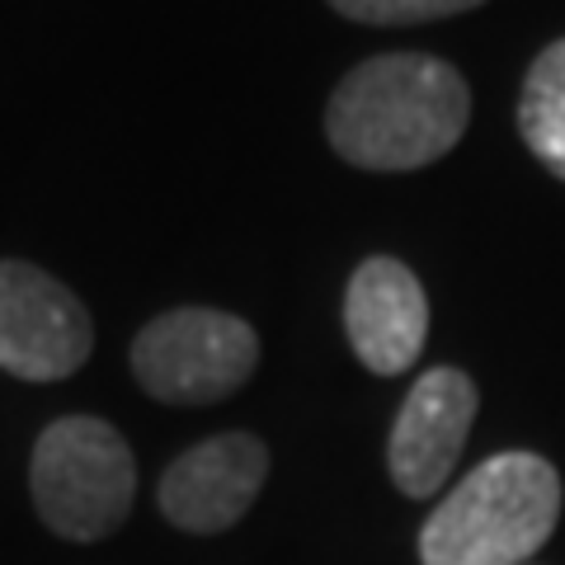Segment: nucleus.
<instances>
[{
  "instance_id": "nucleus-1",
  "label": "nucleus",
  "mask_w": 565,
  "mask_h": 565,
  "mask_svg": "<svg viewBox=\"0 0 565 565\" xmlns=\"http://www.w3.org/2000/svg\"><path fill=\"white\" fill-rule=\"evenodd\" d=\"M467 118L462 71L429 52H386L334 85L326 137L359 170H419L462 141Z\"/></svg>"
},
{
  "instance_id": "nucleus-2",
  "label": "nucleus",
  "mask_w": 565,
  "mask_h": 565,
  "mask_svg": "<svg viewBox=\"0 0 565 565\" xmlns=\"http://www.w3.org/2000/svg\"><path fill=\"white\" fill-rule=\"evenodd\" d=\"M561 476L537 452H494L419 527L424 565H527L556 533Z\"/></svg>"
},
{
  "instance_id": "nucleus-3",
  "label": "nucleus",
  "mask_w": 565,
  "mask_h": 565,
  "mask_svg": "<svg viewBox=\"0 0 565 565\" xmlns=\"http://www.w3.org/2000/svg\"><path fill=\"white\" fill-rule=\"evenodd\" d=\"M29 494L39 519L66 542H99L118 533L137 500L128 438L95 415L52 419L33 444Z\"/></svg>"
},
{
  "instance_id": "nucleus-4",
  "label": "nucleus",
  "mask_w": 565,
  "mask_h": 565,
  "mask_svg": "<svg viewBox=\"0 0 565 565\" xmlns=\"http://www.w3.org/2000/svg\"><path fill=\"white\" fill-rule=\"evenodd\" d=\"M259 363L255 330L232 311L180 307L141 326L132 340V377L166 405H212L250 382Z\"/></svg>"
},
{
  "instance_id": "nucleus-5",
  "label": "nucleus",
  "mask_w": 565,
  "mask_h": 565,
  "mask_svg": "<svg viewBox=\"0 0 565 565\" xmlns=\"http://www.w3.org/2000/svg\"><path fill=\"white\" fill-rule=\"evenodd\" d=\"M95 349L81 297L39 264L0 259V367L24 382H62Z\"/></svg>"
},
{
  "instance_id": "nucleus-6",
  "label": "nucleus",
  "mask_w": 565,
  "mask_h": 565,
  "mask_svg": "<svg viewBox=\"0 0 565 565\" xmlns=\"http://www.w3.org/2000/svg\"><path fill=\"white\" fill-rule=\"evenodd\" d=\"M476 382L462 367H429L419 373L411 396L401 401L392 438H386V467L401 494L429 500L448 486L457 457L467 448L476 419Z\"/></svg>"
},
{
  "instance_id": "nucleus-7",
  "label": "nucleus",
  "mask_w": 565,
  "mask_h": 565,
  "mask_svg": "<svg viewBox=\"0 0 565 565\" xmlns=\"http://www.w3.org/2000/svg\"><path fill=\"white\" fill-rule=\"evenodd\" d=\"M269 481V448L255 434H217L174 457L161 476V514L184 533H226L236 527Z\"/></svg>"
},
{
  "instance_id": "nucleus-8",
  "label": "nucleus",
  "mask_w": 565,
  "mask_h": 565,
  "mask_svg": "<svg viewBox=\"0 0 565 565\" xmlns=\"http://www.w3.org/2000/svg\"><path fill=\"white\" fill-rule=\"evenodd\" d=\"M344 334L367 373L396 377L415 367L429 340V302L419 278L392 255L363 259L344 292Z\"/></svg>"
},
{
  "instance_id": "nucleus-9",
  "label": "nucleus",
  "mask_w": 565,
  "mask_h": 565,
  "mask_svg": "<svg viewBox=\"0 0 565 565\" xmlns=\"http://www.w3.org/2000/svg\"><path fill=\"white\" fill-rule=\"evenodd\" d=\"M519 132L527 151L565 180V39L533 62L519 95Z\"/></svg>"
},
{
  "instance_id": "nucleus-10",
  "label": "nucleus",
  "mask_w": 565,
  "mask_h": 565,
  "mask_svg": "<svg viewBox=\"0 0 565 565\" xmlns=\"http://www.w3.org/2000/svg\"><path fill=\"white\" fill-rule=\"evenodd\" d=\"M344 20L359 24H424V20H448V14L476 10L486 0H330Z\"/></svg>"
},
{
  "instance_id": "nucleus-11",
  "label": "nucleus",
  "mask_w": 565,
  "mask_h": 565,
  "mask_svg": "<svg viewBox=\"0 0 565 565\" xmlns=\"http://www.w3.org/2000/svg\"><path fill=\"white\" fill-rule=\"evenodd\" d=\"M527 565H533V561H527Z\"/></svg>"
}]
</instances>
